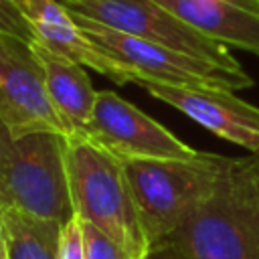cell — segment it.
Masks as SVG:
<instances>
[{"instance_id": "6da1fadb", "label": "cell", "mask_w": 259, "mask_h": 259, "mask_svg": "<svg viewBox=\"0 0 259 259\" xmlns=\"http://www.w3.org/2000/svg\"><path fill=\"white\" fill-rule=\"evenodd\" d=\"M166 241L186 259H259V156L227 158L212 192Z\"/></svg>"}, {"instance_id": "7a4b0ae2", "label": "cell", "mask_w": 259, "mask_h": 259, "mask_svg": "<svg viewBox=\"0 0 259 259\" xmlns=\"http://www.w3.org/2000/svg\"><path fill=\"white\" fill-rule=\"evenodd\" d=\"M67 178L73 212L134 259L150 251L121 158L83 136H67Z\"/></svg>"}, {"instance_id": "3957f363", "label": "cell", "mask_w": 259, "mask_h": 259, "mask_svg": "<svg viewBox=\"0 0 259 259\" xmlns=\"http://www.w3.org/2000/svg\"><path fill=\"white\" fill-rule=\"evenodd\" d=\"M4 208L61 225L75 217L67 178V136H12L0 121V210Z\"/></svg>"}, {"instance_id": "277c9868", "label": "cell", "mask_w": 259, "mask_h": 259, "mask_svg": "<svg viewBox=\"0 0 259 259\" xmlns=\"http://www.w3.org/2000/svg\"><path fill=\"white\" fill-rule=\"evenodd\" d=\"M150 245L166 241L212 192L227 156L198 152L194 158L121 160Z\"/></svg>"}, {"instance_id": "5b68a950", "label": "cell", "mask_w": 259, "mask_h": 259, "mask_svg": "<svg viewBox=\"0 0 259 259\" xmlns=\"http://www.w3.org/2000/svg\"><path fill=\"white\" fill-rule=\"evenodd\" d=\"M69 10V8H67ZM71 12V10H69ZM81 30L91 36L109 55L119 59L136 73V83L142 79L192 89H227L239 91L253 87V79L245 69H229L119 30H113L101 22L71 12Z\"/></svg>"}, {"instance_id": "8992f818", "label": "cell", "mask_w": 259, "mask_h": 259, "mask_svg": "<svg viewBox=\"0 0 259 259\" xmlns=\"http://www.w3.org/2000/svg\"><path fill=\"white\" fill-rule=\"evenodd\" d=\"M71 12L113 30L229 67L243 69L229 47L204 36L154 0H65Z\"/></svg>"}, {"instance_id": "52a82bcc", "label": "cell", "mask_w": 259, "mask_h": 259, "mask_svg": "<svg viewBox=\"0 0 259 259\" xmlns=\"http://www.w3.org/2000/svg\"><path fill=\"white\" fill-rule=\"evenodd\" d=\"M0 121L12 136L63 134L32 40L0 32Z\"/></svg>"}, {"instance_id": "ba28073f", "label": "cell", "mask_w": 259, "mask_h": 259, "mask_svg": "<svg viewBox=\"0 0 259 259\" xmlns=\"http://www.w3.org/2000/svg\"><path fill=\"white\" fill-rule=\"evenodd\" d=\"M105 152L127 158H176L188 160L198 154L170 130L146 115L140 107L115 91H97L95 107L85 136Z\"/></svg>"}, {"instance_id": "9c48e42d", "label": "cell", "mask_w": 259, "mask_h": 259, "mask_svg": "<svg viewBox=\"0 0 259 259\" xmlns=\"http://www.w3.org/2000/svg\"><path fill=\"white\" fill-rule=\"evenodd\" d=\"M138 85L210 134L259 156V107L235 97V91L174 87L148 79L138 81Z\"/></svg>"}, {"instance_id": "30bf717a", "label": "cell", "mask_w": 259, "mask_h": 259, "mask_svg": "<svg viewBox=\"0 0 259 259\" xmlns=\"http://www.w3.org/2000/svg\"><path fill=\"white\" fill-rule=\"evenodd\" d=\"M32 49L42 67L53 107L65 125V136H85L97 99V91L93 89L85 67L53 53L36 40H32Z\"/></svg>"}, {"instance_id": "8fae6325", "label": "cell", "mask_w": 259, "mask_h": 259, "mask_svg": "<svg viewBox=\"0 0 259 259\" xmlns=\"http://www.w3.org/2000/svg\"><path fill=\"white\" fill-rule=\"evenodd\" d=\"M204 36L259 57V14L225 0H154Z\"/></svg>"}, {"instance_id": "7c38bea8", "label": "cell", "mask_w": 259, "mask_h": 259, "mask_svg": "<svg viewBox=\"0 0 259 259\" xmlns=\"http://www.w3.org/2000/svg\"><path fill=\"white\" fill-rule=\"evenodd\" d=\"M0 214L6 231L8 259H59L61 223L18 208H4Z\"/></svg>"}, {"instance_id": "4fadbf2b", "label": "cell", "mask_w": 259, "mask_h": 259, "mask_svg": "<svg viewBox=\"0 0 259 259\" xmlns=\"http://www.w3.org/2000/svg\"><path fill=\"white\" fill-rule=\"evenodd\" d=\"M83 235H85L87 259H134L117 243H113L109 237H105L101 231H97L87 223H83Z\"/></svg>"}, {"instance_id": "5bb4252c", "label": "cell", "mask_w": 259, "mask_h": 259, "mask_svg": "<svg viewBox=\"0 0 259 259\" xmlns=\"http://www.w3.org/2000/svg\"><path fill=\"white\" fill-rule=\"evenodd\" d=\"M59 259H87L83 223L79 217L69 219L61 229V245Z\"/></svg>"}, {"instance_id": "9a60e30c", "label": "cell", "mask_w": 259, "mask_h": 259, "mask_svg": "<svg viewBox=\"0 0 259 259\" xmlns=\"http://www.w3.org/2000/svg\"><path fill=\"white\" fill-rule=\"evenodd\" d=\"M0 32L14 34L24 40H34L26 18L20 14L12 0H0Z\"/></svg>"}, {"instance_id": "2e32d148", "label": "cell", "mask_w": 259, "mask_h": 259, "mask_svg": "<svg viewBox=\"0 0 259 259\" xmlns=\"http://www.w3.org/2000/svg\"><path fill=\"white\" fill-rule=\"evenodd\" d=\"M144 259H186V257L180 253L176 245H172L170 241H162V243L152 245Z\"/></svg>"}, {"instance_id": "e0dca14e", "label": "cell", "mask_w": 259, "mask_h": 259, "mask_svg": "<svg viewBox=\"0 0 259 259\" xmlns=\"http://www.w3.org/2000/svg\"><path fill=\"white\" fill-rule=\"evenodd\" d=\"M229 4H235V6H241L245 10H251V12H257L259 14V0H225Z\"/></svg>"}, {"instance_id": "ac0fdd59", "label": "cell", "mask_w": 259, "mask_h": 259, "mask_svg": "<svg viewBox=\"0 0 259 259\" xmlns=\"http://www.w3.org/2000/svg\"><path fill=\"white\" fill-rule=\"evenodd\" d=\"M0 259H8V253H6V231H4L2 214H0Z\"/></svg>"}, {"instance_id": "d6986e66", "label": "cell", "mask_w": 259, "mask_h": 259, "mask_svg": "<svg viewBox=\"0 0 259 259\" xmlns=\"http://www.w3.org/2000/svg\"><path fill=\"white\" fill-rule=\"evenodd\" d=\"M61 2H65V0H61Z\"/></svg>"}]
</instances>
